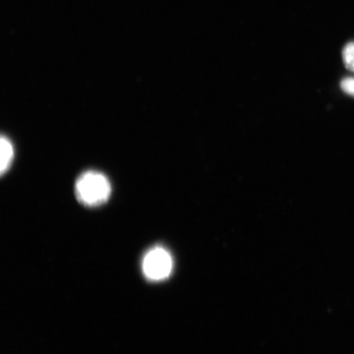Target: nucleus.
Instances as JSON below:
<instances>
[{
	"label": "nucleus",
	"instance_id": "5",
	"mask_svg": "<svg viewBox=\"0 0 354 354\" xmlns=\"http://www.w3.org/2000/svg\"><path fill=\"white\" fill-rule=\"evenodd\" d=\"M342 90L349 95L354 96V78L348 77L340 83Z\"/></svg>",
	"mask_w": 354,
	"mask_h": 354
},
{
	"label": "nucleus",
	"instance_id": "1",
	"mask_svg": "<svg viewBox=\"0 0 354 354\" xmlns=\"http://www.w3.org/2000/svg\"><path fill=\"white\" fill-rule=\"evenodd\" d=\"M112 193L108 177L95 171H87L78 177L75 194L78 201L87 207H97L107 202Z\"/></svg>",
	"mask_w": 354,
	"mask_h": 354
},
{
	"label": "nucleus",
	"instance_id": "2",
	"mask_svg": "<svg viewBox=\"0 0 354 354\" xmlns=\"http://www.w3.org/2000/svg\"><path fill=\"white\" fill-rule=\"evenodd\" d=\"M174 260L165 248L156 246L149 250L142 260L144 276L149 281H161L169 277Z\"/></svg>",
	"mask_w": 354,
	"mask_h": 354
},
{
	"label": "nucleus",
	"instance_id": "4",
	"mask_svg": "<svg viewBox=\"0 0 354 354\" xmlns=\"http://www.w3.org/2000/svg\"><path fill=\"white\" fill-rule=\"evenodd\" d=\"M342 56L345 66L354 72V42L348 43L345 46Z\"/></svg>",
	"mask_w": 354,
	"mask_h": 354
},
{
	"label": "nucleus",
	"instance_id": "3",
	"mask_svg": "<svg viewBox=\"0 0 354 354\" xmlns=\"http://www.w3.org/2000/svg\"><path fill=\"white\" fill-rule=\"evenodd\" d=\"M0 148H1V162H0V165H1L0 166L1 167H0V171L3 175L10 169L12 165L13 157H15V149H13L11 140L8 137L3 136H1Z\"/></svg>",
	"mask_w": 354,
	"mask_h": 354
}]
</instances>
